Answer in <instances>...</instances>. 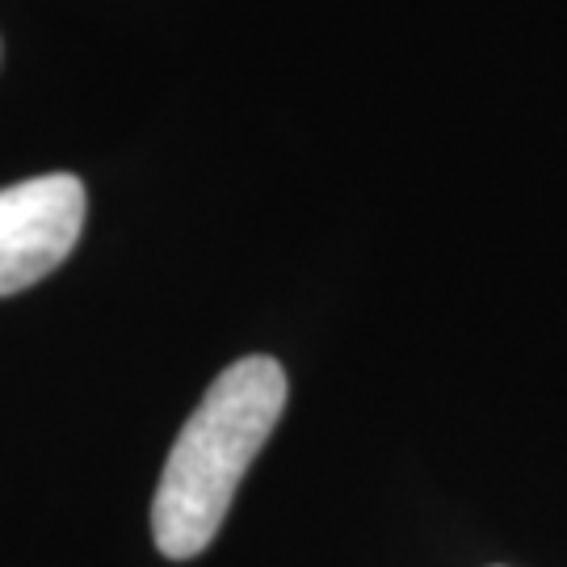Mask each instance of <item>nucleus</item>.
<instances>
[{
	"label": "nucleus",
	"instance_id": "2",
	"mask_svg": "<svg viewBox=\"0 0 567 567\" xmlns=\"http://www.w3.org/2000/svg\"><path fill=\"white\" fill-rule=\"evenodd\" d=\"M84 231V185L47 173L0 189V299L55 274Z\"/></svg>",
	"mask_w": 567,
	"mask_h": 567
},
{
	"label": "nucleus",
	"instance_id": "1",
	"mask_svg": "<svg viewBox=\"0 0 567 567\" xmlns=\"http://www.w3.org/2000/svg\"><path fill=\"white\" fill-rule=\"evenodd\" d=\"M286 412V370L274 358H240L206 386L203 404L168 450L152 501V534L168 559L203 555L252 458Z\"/></svg>",
	"mask_w": 567,
	"mask_h": 567
}]
</instances>
